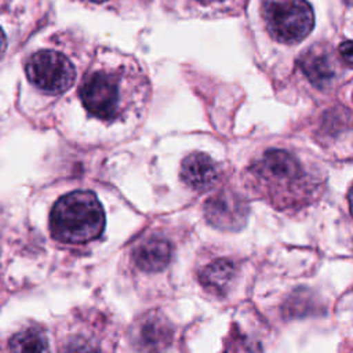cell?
I'll return each mask as SVG.
<instances>
[{"instance_id":"1","label":"cell","mask_w":353,"mask_h":353,"mask_svg":"<svg viewBox=\"0 0 353 353\" xmlns=\"http://www.w3.org/2000/svg\"><path fill=\"white\" fill-rule=\"evenodd\" d=\"M149 94L148 76L135 58L109 50H102L97 55L79 88L85 110L109 123L142 110Z\"/></svg>"},{"instance_id":"2","label":"cell","mask_w":353,"mask_h":353,"mask_svg":"<svg viewBox=\"0 0 353 353\" xmlns=\"http://www.w3.org/2000/svg\"><path fill=\"white\" fill-rule=\"evenodd\" d=\"M247 179L255 193L280 210L310 203L323 183L285 149L263 152L247 168Z\"/></svg>"},{"instance_id":"3","label":"cell","mask_w":353,"mask_h":353,"mask_svg":"<svg viewBox=\"0 0 353 353\" xmlns=\"http://www.w3.org/2000/svg\"><path fill=\"white\" fill-rule=\"evenodd\" d=\"M105 212L90 190H74L62 196L50 214V230L55 240L66 244H83L101 236Z\"/></svg>"},{"instance_id":"4","label":"cell","mask_w":353,"mask_h":353,"mask_svg":"<svg viewBox=\"0 0 353 353\" xmlns=\"http://www.w3.org/2000/svg\"><path fill=\"white\" fill-rule=\"evenodd\" d=\"M262 18L268 33L284 44L302 41L314 26V12L306 0H263Z\"/></svg>"},{"instance_id":"5","label":"cell","mask_w":353,"mask_h":353,"mask_svg":"<svg viewBox=\"0 0 353 353\" xmlns=\"http://www.w3.org/2000/svg\"><path fill=\"white\" fill-rule=\"evenodd\" d=\"M25 70L34 87L52 95L68 91L76 80V69L69 58L52 50L34 52L29 58Z\"/></svg>"},{"instance_id":"6","label":"cell","mask_w":353,"mask_h":353,"mask_svg":"<svg viewBox=\"0 0 353 353\" xmlns=\"http://www.w3.org/2000/svg\"><path fill=\"white\" fill-rule=\"evenodd\" d=\"M128 338L141 353H163L172 342L174 328L163 313L150 310L131 324Z\"/></svg>"},{"instance_id":"7","label":"cell","mask_w":353,"mask_h":353,"mask_svg":"<svg viewBox=\"0 0 353 353\" xmlns=\"http://www.w3.org/2000/svg\"><path fill=\"white\" fill-rule=\"evenodd\" d=\"M247 200L232 189L211 194L204 203V215L210 225L222 230H239L248 218Z\"/></svg>"},{"instance_id":"8","label":"cell","mask_w":353,"mask_h":353,"mask_svg":"<svg viewBox=\"0 0 353 353\" xmlns=\"http://www.w3.org/2000/svg\"><path fill=\"white\" fill-rule=\"evenodd\" d=\"M299 63L310 83L317 88H330L336 79L338 68L332 50L320 43L307 48L302 54Z\"/></svg>"},{"instance_id":"9","label":"cell","mask_w":353,"mask_h":353,"mask_svg":"<svg viewBox=\"0 0 353 353\" xmlns=\"http://www.w3.org/2000/svg\"><path fill=\"white\" fill-rule=\"evenodd\" d=\"M221 175L219 165L205 153L193 152L181 164V178L193 190L212 188Z\"/></svg>"},{"instance_id":"10","label":"cell","mask_w":353,"mask_h":353,"mask_svg":"<svg viewBox=\"0 0 353 353\" xmlns=\"http://www.w3.org/2000/svg\"><path fill=\"white\" fill-rule=\"evenodd\" d=\"M172 245L163 237H148L132 251L134 265L148 273L163 270L171 261Z\"/></svg>"},{"instance_id":"11","label":"cell","mask_w":353,"mask_h":353,"mask_svg":"<svg viewBox=\"0 0 353 353\" xmlns=\"http://www.w3.org/2000/svg\"><path fill=\"white\" fill-rule=\"evenodd\" d=\"M237 268L229 258H216L204 265L199 273V283L204 290L215 295H223L228 292Z\"/></svg>"},{"instance_id":"12","label":"cell","mask_w":353,"mask_h":353,"mask_svg":"<svg viewBox=\"0 0 353 353\" xmlns=\"http://www.w3.org/2000/svg\"><path fill=\"white\" fill-rule=\"evenodd\" d=\"M11 353H48V339L43 328L28 325L10 339Z\"/></svg>"},{"instance_id":"13","label":"cell","mask_w":353,"mask_h":353,"mask_svg":"<svg viewBox=\"0 0 353 353\" xmlns=\"http://www.w3.org/2000/svg\"><path fill=\"white\" fill-rule=\"evenodd\" d=\"M316 306L314 301L312 299V295L309 291H296L287 302H285V313L288 316L301 317L310 312H313V307Z\"/></svg>"},{"instance_id":"14","label":"cell","mask_w":353,"mask_h":353,"mask_svg":"<svg viewBox=\"0 0 353 353\" xmlns=\"http://www.w3.org/2000/svg\"><path fill=\"white\" fill-rule=\"evenodd\" d=\"M225 353H259V346L236 328L229 335Z\"/></svg>"},{"instance_id":"15","label":"cell","mask_w":353,"mask_h":353,"mask_svg":"<svg viewBox=\"0 0 353 353\" xmlns=\"http://www.w3.org/2000/svg\"><path fill=\"white\" fill-rule=\"evenodd\" d=\"M61 353H99L98 346L85 336H72L62 346Z\"/></svg>"},{"instance_id":"16","label":"cell","mask_w":353,"mask_h":353,"mask_svg":"<svg viewBox=\"0 0 353 353\" xmlns=\"http://www.w3.org/2000/svg\"><path fill=\"white\" fill-rule=\"evenodd\" d=\"M338 50H339L341 58L345 61V63L347 66H350L352 65V43H350V40H345L343 43H341Z\"/></svg>"},{"instance_id":"17","label":"cell","mask_w":353,"mask_h":353,"mask_svg":"<svg viewBox=\"0 0 353 353\" xmlns=\"http://www.w3.org/2000/svg\"><path fill=\"white\" fill-rule=\"evenodd\" d=\"M4 51H6V36L0 28V57L4 54Z\"/></svg>"},{"instance_id":"18","label":"cell","mask_w":353,"mask_h":353,"mask_svg":"<svg viewBox=\"0 0 353 353\" xmlns=\"http://www.w3.org/2000/svg\"><path fill=\"white\" fill-rule=\"evenodd\" d=\"M88 3H94V4H105V3H109L110 0H85Z\"/></svg>"}]
</instances>
